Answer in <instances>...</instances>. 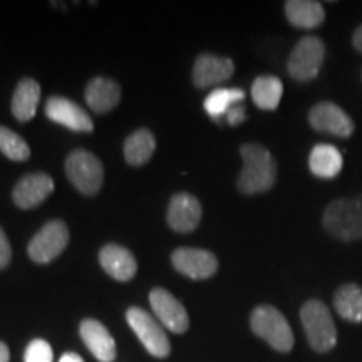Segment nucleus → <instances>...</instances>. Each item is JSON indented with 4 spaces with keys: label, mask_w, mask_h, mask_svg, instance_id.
Masks as SVG:
<instances>
[{
    "label": "nucleus",
    "mask_w": 362,
    "mask_h": 362,
    "mask_svg": "<svg viewBox=\"0 0 362 362\" xmlns=\"http://www.w3.org/2000/svg\"><path fill=\"white\" fill-rule=\"evenodd\" d=\"M240 155L243 168L240 171L237 187L243 194L265 193L277 181V161L269 149L257 143L242 144Z\"/></svg>",
    "instance_id": "obj_1"
},
{
    "label": "nucleus",
    "mask_w": 362,
    "mask_h": 362,
    "mask_svg": "<svg viewBox=\"0 0 362 362\" xmlns=\"http://www.w3.org/2000/svg\"><path fill=\"white\" fill-rule=\"evenodd\" d=\"M322 225L327 232L342 242L362 238V194L354 198H339L324 210Z\"/></svg>",
    "instance_id": "obj_2"
},
{
    "label": "nucleus",
    "mask_w": 362,
    "mask_h": 362,
    "mask_svg": "<svg viewBox=\"0 0 362 362\" xmlns=\"http://www.w3.org/2000/svg\"><path fill=\"white\" fill-rule=\"evenodd\" d=\"M300 322L310 347L319 354L332 351L337 344V329L329 307L322 300H307L300 309Z\"/></svg>",
    "instance_id": "obj_3"
},
{
    "label": "nucleus",
    "mask_w": 362,
    "mask_h": 362,
    "mask_svg": "<svg viewBox=\"0 0 362 362\" xmlns=\"http://www.w3.org/2000/svg\"><path fill=\"white\" fill-rule=\"evenodd\" d=\"M250 327L255 336L279 352L293 349V332L282 312L272 305L255 307L250 315Z\"/></svg>",
    "instance_id": "obj_4"
},
{
    "label": "nucleus",
    "mask_w": 362,
    "mask_h": 362,
    "mask_svg": "<svg viewBox=\"0 0 362 362\" xmlns=\"http://www.w3.org/2000/svg\"><path fill=\"white\" fill-rule=\"evenodd\" d=\"M325 59V45L315 35H305L296 44L287 61V69L292 79L309 83L319 76Z\"/></svg>",
    "instance_id": "obj_5"
},
{
    "label": "nucleus",
    "mask_w": 362,
    "mask_h": 362,
    "mask_svg": "<svg viewBox=\"0 0 362 362\" xmlns=\"http://www.w3.org/2000/svg\"><path fill=\"white\" fill-rule=\"evenodd\" d=\"M66 175L84 194H96L103 187L104 170L101 161L86 149H76L67 156Z\"/></svg>",
    "instance_id": "obj_6"
},
{
    "label": "nucleus",
    "mask_w": 362,
    "mask_h": 362,
    "mask_svg": "<svg viewBox=\"0 0 362 362\" xmlns=\"http://www.w3.org/2000/svg\"><path fill=\"white\" fill-rule=\"evenodd\" d=\"M126 319H128L129 327L134 330L139 341L146 351L155 357H166L171 352L170 339L166 336L163 325L151 314L146 310L139 309V307H131L126 312Z\"/></svg>",
    "instance_id": "obj_7"
},
{
    "label": "nucleus",
    "mask_w": 362,
    "mask_h": 362,
    "mask_svg": "<svg viewBox=\"0 0 362 362\" xmlns=\"http://www.w3.org/2000/svg\"><path fill=\"white\" fill-rule=\"evenodd\" d=\"M67 243H69V230L66 223L61 220H52L34 235L27 252L35 264H49L64 252Z\"/></svg>",
    "instance_id": "obj_8"
},
{
    "label": "nucleus",
    "mask_w": 362,
    "mask_h": 362,
    "mask_svg": "<svg viewBox=\"0 0 362 362\" xmlns=\"http://www.w3.org/2000/svg\"><path fill=\"white\" fill-rule=\"evenodd\" d=\"M309 123L319 133H327L337 138H349L356 124L351 116L332 101H320L309 111Z\"/></svg>",
    "instance_id": "obj_9"
},
{
    "label": "nucleus",
    "mask_w": 362,
    "mask_h": 362,
    "mask_svg": "<svg viewBox=\"0 0 362 362\" xmlns=\"http://www.w3.org/2000/svg\"><path fill=\"white\" fill-rule=\"evenodd\" d=\"M149 304L155 312L158 322L175 334H185L189 327V319L183 304L165 288H153L149 293Z\"/></svg>",
    "instance_id": "obj_10"
},
{
    "label": "nucleus",
    "mask_w": 362,
    "mask_h": 362,
    "mask_svg": "<svg viewBox=\"0 0 362 362\" xmlns=\"http://www.w3.org/2000/svg\"><path fill=\"white\" fill-rule=\"evenodd\" d=\"M173 267L180 274L194 280L214 277L218 270V260L211 252L202 248H178L171 255Z\"/></svg>",
    "instance_id": "obj_11"
},
{
    "label": "nucleus",
    "mask_w": 362,
    "mask_h": 362,
    "mask_svg": "<svg viewBox=\"0 0 362 362\" xmlns=\"http://www.w3.org/2000/svg\"><path fill=\"white\" fill-rule=\"evenodd\" d=\"M45 116L54 123L66 126L72 131L79 133H90L93 131V119L79 104L72 103L71 99L52 96L45 103Z\"/></svg>",
    "instance_id": "obj_12"
},
{
    "label": "nucleus",
    "mask_w": 362,
    "mask_h": 362,
    "mask_svg": "<svg viewBox=\"0 0 362 362\" xmlns=\"http://www.w3.org/2000/svg\"><path fill=\"white\" fill-rule=\"evenodd\" d=\"M233 71L235 66L232 59L214 56V54H202L194 61L193 83L202 89L211 88V86L221 84L232 78Z\"/></svg>",
    "instance_id": "obj_13"
},
{
    "label": "nucleus",
    "mask_w": 362,
    "mask_h": 362,
    "mask_svg": "<svg viewBox=\"0 0 362 362\" xmlns=\"http://www.w3.org/2000/svg\"><path fill=\"white\" fill-rule=\"evenodd\" d=\"M54 192V181L45 173H33L19 180L13 188V203L22 210L39 206Z\"/></svg>",
    "instance_id": "obj_14"
},
{
    "label": "nucleus",
    "mask_w": 362,
    "mask_h": 362,
    "mask_svg": "<svg viewBox=\"0 0 362 362\" xmlns=\"http://www.w3.org/2000/svg\"><path fill=\"white\" fill-rule=\"evenodd\" d=\"M202 221V205L193 194L176 193L170 202L168 223L175 232L188 233L198 228Z\"/></svg>",
    "instance_id": "obj_15"
},
{
    "label": "nucleus",
    "mask_w": 362,
    "mask_h": 362,
    "mask_svg": "<svg viewBox=\"0 0 362 362\" xmlns=\"http://www.w3.org/2000/svg\"><path fill=\"white\" fill-rule=\"evenodd\" d=\"M81 337L86 347L101 362H112L116 359V342L110 330L94 319H86L79 327Z\"/></svg>",
    "instance_id": "obj_16"
},
{
    "label": "nucleus",
    "mask_w": 362,
    "mask_h": 362,
    "mask_svg": "<svg viewBox=\"0 0 362 362\" xmlns=\"http://www.w3.org/2000/svg\"><path fill=\"white\" fill-rule=\"evenodd\" d=\"M99 262H101L103 269L119 282H128L138 272V264H136L133 253L128 248L116 245V243H110V245L101 248Z\"/></svg>",
    "instance_id": "obj_17"
},
{
    "label": "nucleus",
    "mask_w": 362,
    "mask_h": 362,
    "mask_svg": "<svg viewBox=\"0 0 362 362\" xmlns=\"http://www.w3.org/2000/svg\"><path fill=\"white\" fill-rule=\"evenodd\" d=\"M285 16L298 29H317L324 24L325 11L322 4L314 0H288L285 2Z\"/></svg>",
    "instance_id": "obj_18"
},
{
    "label": "nucleus",
    "mask_w": 362,
    "mask_h": 362,
    "mask_svg": "<svg viewBox=\"0 0 362 362\" xmlns=\"http://www.w3.org/2000/svg\"><path fill=\"white\" fill-rule=\"evenodd\" d=\"M121 99V89L115 81L106 78L93 79L86 88V101L94 112L104 115L117 106Z\"/></svg>",
    "instance_id": "obj_19"
},
{
    "label": "nucleus",
    "mask_w": 362,
    "mask_h": 362,
    "mask_svg": "<svg viewBox=\"0 0 362 362\" xmlns=\"http://www.w3.org/2000/svg\"><path fill=\"white\" fill-rule=\"evenodd\" d=\"M344 160L341 151L332 144H317L309 156V168L317 178L332 180L342 171Z\"/></svg>",
    "instance_id": "obj_20"
},
{
    "label": "nucleus",
    "mask_w": 362,
    "mask_h": 362,
    "mask_svg": "<svg viewBox=\"0 0 362 362\" xmlns=\"http://www.w3.org/2000/svg\"><path fill=\"white\" fill-rule=\"evenodd\" d=\"M40 99V86L34 79H22L12 96V115L16 119L30 121L35 116Z\"/></svg>",
    "instance_id": "obj_21"
},
{
    "label": "nucleus",
    "mask_w": 362,
    "mask_h": 362,
    "mask_svg": "<svg viewBox=\"0 0 362 362\" xmlns=\"http://www.w3.org/2000/svg\"><path fill=\"white\" fill-rule=\"evenodd\" d=\"M334 309L344 320L362 324V287L344 284L334 293Z\"/></svg>",
    "instance_id": "obj_22"
},
{
    "label": "nucleus",
    "mask_w": 362,
    "mask_h": 362,
    "mask_svg": "<svg viewBox=\"0 0 362 362\" xmlns=\"http://www.w3.org/2000/svg\"><path fill=\"white\" fill-rule=\"evenodd\" d=\"M284 94L282 81L275 76H259L252 84V99L260 110H277Z\"/></svg>",
    "instance_id": "obj_23"
},
{
    "label": "nucleus",
    "mask_w": 362,
    "mask_h": 362,
    "mask_svg": "<svg viewBox=\"0 0 362 362\" xmlns=\"http://www.w3.org/2000/svg\"><path fill=\"white\" fill-rule=\"evenodd\" d=\"M156 148V139L151 131L138 129L126 139L124 158L131 166H141L153 156Z\"/></svg>",
    "instance_id": "obj_24"
},
{
    "label": "nucleus",
    "mask_w": 362,
    "mask_h": 362,
    "mask_svg": "<svg viewBox=\"0 0 362 362\" xmlns=\"http://www.w3.org/2000/svg\"><path fill=\"white\" fill-rule=\"evenodd\" d=\"M245 99V90L238 88H220L211 90L205 99V111L210 115L214 119L220 123V119H223L226 112H228L235 104L243 103Z\"/></svg>",
    "instance_id": "obj_25"
},
{
    "label": "nucleus",
    "mask_w": 362,
    "mask_h": 362,
    "mask_svg": "<svg viewBox=\"0 0 362 362\" xmlns=\"http://www.w3.org/2000/svg\"><path fill=\"white\" fill-rule=\"evenodd\" d=\"M0 153L12 161H25L30 156V148L19 134L0 126Z\"/></svg>",
    "instance_id": "obj_26"
},
{
    "label": "nucleus",
    "mask_w": 362,
    "mask_h": 362,
    "mask_svg": "<svg viewBox=\"0 0 362 362\" xmlns=\"http://www.w3.org/2000/svg\"><path fill=\"white\" fill-rule=\"evenodd\" d=\"M54 352L51 344L44 339H34L33 342L27 346L24 362H52Z\"/></svg>",
    "instance_id": "obj_27"
},
{
    "label": "nucleus",
    "mask_w": 362,
    "mask_h": 362,
    "mask_svg": "<svg viewBox=\"0 0 362 362\" xmlns=\"http://www.w3.org/2000/svg\"><path fill=\"white\" fill-rule=\"evenodd\" d=\"M245 119H247V115H245V104L243 103L235 104L232 110L225 115V123L230 126H237L240 123H243Z\"/></svg>",
    "instance_id": "obj_28"
},
{
    "label": "nucleus",
    "mask_w": 362,
    "mask_h": 362,
    "mask_svg": "<svg viewBox=\"0 0 362 362\" xmlns=\"http://www.w3.org/2000/svg\"><path fill=\"white\" fill-rule=\"evenodd\" d=\"M11 257H12L11 243H8L7 235L4 233L2 228H0V269H4V267L8 265Z\"/></svg>",
    "instance_id": "obj_29"
},
{
    "label": "nucleus",
    "mask_w": 362,
    "mask_h": 362,
    "mask_svg": "<svg viewBox=\"0 0 362 362\" xmlns=\"http://www.w3.org/2000/svg\"><path fill=\"white\" fill-rule=\"evenodd\" d=\"M352 45H354V49L357 52L362 54V24L357 27L354 30V34H352Z\"/></svg>",
    "instance_id": "obj_30"
},
{
    "label": "nucleus",
    "mask_w": 362,
    "mask_h": 362,
    "mask_svg": "<svg viewBox=\"0 0 362 362\" xmlns=\"http://www.w3.org/2000/svg\"><path fill=\"white\" fill-rule=\"evenodd\" d=\"M59 362H84V359L79 354H76V352H66Z\"/></svg>",
    "instance_id": "obj_31"
},
{
    "label": "nucleus",
    "mask_w": 362,
    "mask_h": 362,
    "mask_svg": "<svg viewBox=\"0 0 362 362\" xmlns=\"http://www.w3.org/2000/svg\"><path fill=\"white\" fill-rule=\"evenodd\" d=\"M11 361V352H8V347L0 341V362H8Z\"/></svg>",
    "instance_id": "obj_32"
}]
</instances>
